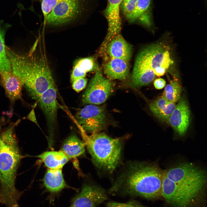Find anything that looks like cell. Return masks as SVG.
<instances>
[{"instance_id": "1f68e13d", "label": "cell", "mask_w": 207, "mask_h": 207, "mask_svg": "<svg viewBox=\"0 0 207 207\" xmlns=\"http://www.w3.org/2000/svg\"><path fill=\"white\" fill-rule=\"evenodd\" d=\"M26 118L32 122H34L36 124L38 125V124L36 118L34 108L32 110L29 114L28 115Z\"/></svg>"}, {"instance_id": "ba28073f", "label": "cell", "mask_w": 207, "mask_h": 207, "mask_svg": "<svg viewBox=\"0 0 207 207\" xmlns=\"http://www.w3.org/2000/svg\"><path fill=\"white\" fill-rule=\"evenodd\" d=\"M113 83L104 77L99 69L90 80L82 96L84 104L98 105L104 102L113 92Z\"/></svg>"}, {"instance_id": "44dd1931", "label": "cell", "mask_w": 207, "mask_h": 207, "mask_svg": "<svg viewBox=\"0 0 207 207\" xmlns=\"http://www.w3.org/2000/svg\"><path fill=\"white\" fill-rule=\"evenodd\" d=\"M175 106V103L168 101L162 96L152 101L149 105L150 110L157 118L167 122Z\"/></svg>"}, {"instance_id": "9a60e30c", "label": "cell", "mask_w": 207, "mask_h": 207, "mask_svg": "<svg viewBox=\"0 0 207 207\" xmlns=\"http://www.w3.org/2000/svg\"><path fill=\"white\" fill-rule=\"evenodd\" d=\"M43 185L49 194L47 198L50 204L56 197L59 196L61 191L68 187L63 177L62 168H49L44 176Z\"/></svg>"}, {"instance_id": "7402d4cb", "label": "cell", "mask_w": 207, "mask_h": 207, "mask_svg": "<svg viewBox=\"0 0 207 207\" xmlns=\"http://www.w3.org/2000/svg\"><path fill=\"white\" fill-rule=\"evenodd\" d=\"M155 76L152 70L135 64L131 78L130 85L131 87L135 88L147 85L154 80Z\"/></svg>"}, {"instance_id": "f546056e", "label": "cell", "mask_w": 207, "mask_h": 207, "mask_svg": "<svg viewBox=\"0 0 207 207\" xmlns=\"http://www.w3.org/2000/svg\"><path fill=\"white\" fill-rule=\"evenodd\" d=\"M87 79L85 78H80L75 80L72 82L73 89L77 92H79L86 87Z\"/></svg>"}, {"instance_id": "3957f363", "label": "cell", "mask_w": 207, "mask_h": 207, "mask_svg": "<svg viewBox=\"0 0 207 207\" xmlns=\"http://www.w3.org/2000/svg\"><path fill=\"white\" fill-rule=\"evenodd\" d=\"M7 55L12 72L22 80L26 89L35 99L55 85L45 56L37 53L34 46L27 54H18L8 48Z\"/></svg>"}, {"instance_id": "5bb4252c", "label": "cell", "mask_w": 207, "mask_h": 207, "mask_svg": "<svg viewBox=\"0 0 207 207\" xmlns=\"http://www.w3.org/2000/svg\"><path fill=\"white\" fill-rule=\"evenodd\" d=\"M56 97L57 89L54 85L43 93L37 100L50 130H52L56 122L57 110Z\"/></svg>"}, {"instance_id": "e0dca14e", "label": "cell", "mask_w": 207, "mask_h": 207, "mask_svg": "<svg viewBox=\"0 0 207 207\" xmlns=\"http://www.w3.org/2000/svg\"><path fill=\"white\" fill-rule=\"evenodd\" d=\"M107 53L110 58H119L128 62L132 54V48L120 34L114 37L106 47Z\"/></svg>"}, {"instance_id": "9c48e42d", "label": "cell", "mask_w": 207, "mask_h": 207, "mask_svg": "<svg viewBox=\"0 0 207 207\" xmlns=\"http://www.w3.org/2000/svg\"><path fill=\"white\" fill-rule=\"evenodd\" d=\"M106 115L103 108L93 104H87L77 112L75 118L85 132L94 134L103 129L106 123Z\"/></svg>"}, {"instance_id": "30bf717a", "label": "cell", "mask_w": 207, "mask_h": 207, "mask_svg": "<svg viewBox=\"0 0 207 207\" xmlns=\"http://www.w3.org/2000/svg\"><path fill=\"white\" fill-rule=\"evenodd\" d=\"M81 7L80 0H64L54 7L45 22L52 26L68 24L78 17L81 12Z\"/></svg>"}, {"instance_id": "277c9868", "label": "cell", "mask_w": 207, "mask_h": 207, "mask_svg": "<svg viewBox=\"0 0 207 207\" xmlns=\"http://www.w3.org/2000/svg\"><path fill=\"white\" fill-rule=\"evenodd\" d=\"M85 144L95 165L110 174L115 170L120 162L122 155V141L114 138L104 132L88 135L83 130Z\"/></svg>"}, {"instance_id": "cb8c5ba5", "label": "cell", "mask_w": 207, "mask_h": 207, "mask_svg": "<svg viewBox=\"0 0 207 207\" xmlns=\"http://www.w3.org/2000/svg\"><path fill=\"white\" fill-rule=\"evenodd\" d=\"M85 143L77 136L72 135L65 140L61 151L68 158H76L85 152Z\"/></svg>"}, {"instance_id": "ac0fdd59", "label": "cell", "mask_w": 207, "mask_h": 207, "mask_svg": "<svg viewBox=\"0 0 207 207\" xmlns=\"http://www.w3.org/2000/svg\"><path fill=\"white\" fill-rule=\"evenodd\" d=\"M152 0H138L132 12L126 18L130 22L138 21L147 26L152 23Z\"/></svg>"}, {"instance_id": "603a6c76", "label": "cell", "mask_w": 207, "mask_h": 207, "mask_svg": "<svg viewBox=\"0 0 207 207\" xmlns=\"http://www.w3.org/2000/svg\"><path fill=\"white\" fill-rule=\"evenodd\" d=\"M41 159L49 168H62L69 158L62 151H47L37 156Z\"/></svg>"}, {"instance_id": "4fadbf2b", "label": "cell", "mask_w": 207, "mask_h": 207, "mask_svg": "<svg viewBox=\"0 0 207 207\" xmlns=\"http://www.w3.org/2000/svg\"><path fill=\"white\" fill-rule=\"evenodd\" d=\"M190 113L186 100L180 98L167 122L180 135L183 136L189 127Z\"/></svg>"}, {"instance_id": "f1b7e54d", "label": "cell", "mask_w": 207, "mask_h": 207, "mask_svg": "<svg viewBox=\"0 0 207 207\" xmlns=\"http://www.w3.org/2000/svg\"><path fill=\"white\" fill-rule=\"evenodd\" d=\"M106 207H142L136 201L131 200L126 203H120L113 201L108 202Z\"/></svg>"}, {"instance_id": "4dcf8cb0", "label": "cell", "mask_w": 207, "mask_h": 207, "mask_svg": "<svg viewBox=\"0 0 207 207\" xmlns=\"http://www.w3.org/2000/svg\"><path fill=\"white\" fill-rule=\"evenodd\" d=\"M166 84L165 80L161 78L156 79L154 82V85L155 88L158 90L163 88L165 86Z\"/></svg>"}, {"instance_id": "d4e9b609", "label": "cell", "mask_w": 207, "mask_h": 207, "mask_svg": "<svg viewBox=\"0 0 207 207\" xmlns=\"http://www.w3.org/2000/svg\"><path fill=\"white\" fill-rule=\"evenodd\" d=\"M9 24L0 20V73L12 71L11 64L6 52L5 37Z\"/></svg>"}, {"instance_id": "2e32d148", "label": "cell", "mask_w": 207, "mask_h": 207, "mask_svg": "<svg viewBox=\"0 0 207 207\" xmlns=\"http://www.w3.org/2000/svg\"><path fill=\"white\" fill-rule=\"evenodd\" d=\"M0 83L6 95L12 103L18 100L23 101L22 91L24 84L21 79L12 71L0 73Z\"/></svg>"}, {"instance_id": "8992f818", "label": "cell", "mask_w": 207, "mask_h": 207, "mask_svg": "<svg viewBox=\"0 0 207 207\" xmlns=\"http://www.w3.org/2000/svg\"><path fill=\"white\" fill-rule=\"evenodd\" d=\"M169 49L168 46L162 43L152 45L141 52L135 64L152 70L154 72L160 67L167 70L174 62Z\"/></svg>"}, {"instance_id": "83f0119b", "label": "cell", "mask_w": 207, "mask_h": 207, "mask_svg": "<svg viewBox=\"0 0 207 207\" xmlns=\"http://www.w3.org/2000/svg\"><path fill=\"white\" fill-rule=\"evenodd\" d=\"M138 0H122L120 10L123 14L126 17L134 9Z\"/></svg>"}, {"instance_id": "5b68a950", "label": "cell", "mask_w": 207, "mask_h": 207, "mask_svg": "<svg viewBox=\"0 0 207 207\" xmlns=\"http://www.w3.org/2000/svg\"><path fill=\"white\" fill-rule=\"evenodd\" d=\"M203 188L183 185L168 179L164 175L161 195L172 207H188L193 202Z\"/></svg>"}, {"instance_id": "8fae6325", "label": "cell", "mask_w": 207, "mask_h": 207, "mask_svg": "<svg viewBox=\"0 0 207 207\" xmlns=\"http://www.w3.org/2000/svg\"><path fill=\"white\" fill-rule=\"evenodd\" d=\"M108 198L106 191L101 187L85 184L80 192L71 199L69 207H97Z\"/></svg>"}, {"instance_id": "d6986e66", "label": "cell", "mask_w": 207, "mask_h": 207, "mask_svg": "<svg viewBox=\"0 0 207 207\" xmlns=\"http://www.w3.org/2000/svg\"><path fill=\"white\" fill-rule=\"evenodd\" d=\"M103 70L110 79L124 80L129 75V62L120 59L110 58L105 64Z\"/></svg>"}, {"instance_id": "52a82bcc", "label": "cell", "mask_w": 207, "mask_h": 207, "mask_svg": "<svg viewBox=\"0 0 207 207\" xmlns=\"http://www.w3.org/2000/svg\"><path fill=\"white\" fill-rule=\"evenodd\" d=\"M168 179L183 185L203 188L206 183L205 172L191 164L183 163L164 172Z\"/></svg>"}, {"instance_id": "ffe728a7", "label": "cell", "mask_w": 207, "mask_h": 207, "mask_svg": "<svg viewBox=\"0 0 207 207\" xmlns=\"http://www.w3.org/2000/svg\"><path fill=\"white\" fill-rule=\"evenodd\" d=\"M99 68L94 57H89L80 58L75 62L70 76L72 83L80 78L85 77L87 72L96 71Z\"/></svg>"}, {"instance_id": "6da1fadb", "label": "cell", "mask_w": 207, "mask_h": 207, "mask_svg": "<svg viewBox=\"0 0 207 207\" xmlns=\"http://www.w3.org/2000/svg\"><path fill=\"white\" fill-rule=\"evenodd\" d=\"M126 166L108 190L110 194L149 199L161 195L164 172L143 162H132Z\"/></svg>"}, {"instance_id": "484cf974", "label": "cell", "mask_w": 207, "mask_h": 207, "mask_svg": "<svg viewBox=\"0 0 207 207\" xmlns=\"http://www.w3.org/2000/svg\"><path fill=\"white\" fill-rule=\"evenodd\" d=\"M181 87L177 80L170 82L165 87L162 96L168 101L175 103L180 98Z\"/></svg>"}, {"instance_id": "7c38bea8", "label": "cell", "mask_w": 207, "mask_h": 207, "mask_svg": "<svg viewBox=\"0 0 207 207\" xmlns=\"http://www.w3.org/2000/svg\"><path fill=\"white\" fill-rule=\"evenodd\" d=\"M122 0H107V4L104 14L108 21V32L102 46L106 47L116 35L120 34L121 28L120 16V5Z\"/></svg>"}, {"instance_id": "7a4b0ae2", "label": "cell", "mask_w": 207, "mask_h": 207, "mask_svg": "<svg viewBox=\"0 0 207 207\" xmlns=\"http://www.w3.org/2000/svg\"><path fill=\"white\" fill-rule=\"evenodd\" d=\"M19 121L0 131V204L20 207L23 191L15 186L17 171L21 159L14 131Z\"/></svg>"}, {"instance_id": "4316f807", "label": "cell", "mask_w": 207, "mask_h": 207, "mask_svg": "<svg viewBox=\"0 0 207 207\" xmlns=\"http://www.w3.org/2000/svg\"><path fill=\"white\" fill-rule=\"evenodd\" d=\"M64 0H42L41 7L45 23L46 18L54 7L58 3Z\"/></svg>"}]
</instances>
